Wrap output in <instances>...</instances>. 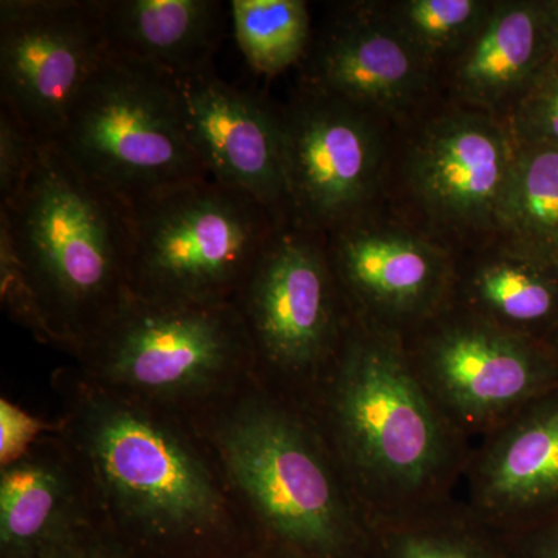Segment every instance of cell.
<instances>
[{
    "mask_svg": "<svg viewBox=\"0 0 558 558\" xmlns=\"http://www.w3.org/2000/svg\"><path fill=\"white\" fill-rule=\"evenodd\" d=\"M60 341L81 347L130 295L131 207L43 142L20 193L0 205Z\"/></svg>",
    "mask_w": 558,
    "mask_h": 558,
    "instance_id": "1",
    "label": "cell"
},
{
    "mask_svg": "<svg viewBox=\"0 0 558 558\" xmlns=\"http://www.w3.org/2000/svg\"><path fill=\"white\" fill-rule=\"evenodd\" d=\"M130 290L140 299L233 303L284 226L240 190L213 179L131 207Z\"/></svg>",
    "mask_w": 558,
    "mask_h": 558,
    "instance_id": "2",
    "label": "cell"
},
{
    "mask_svg": "<svg viewBox=\"0 0 558 558\" xmlns=\"http://www.w3.org/2000/svg\"><path fill=\"white\" fill-rule=\"evenodd\" d=\"M53 143L130 207L209 179L186 132L174 81L110 51Z\"/></svg>",
    "mask_w": 558,
    "mask_h": 558,
    "instance_id": "3",
    "label": "cell"
},
{
    "mask_svg": "<svg viewBox=\"0 0 558 558\" xmlns=\"http://www.w3.org/2000/svg\"><path fill=\"white\" fill-rule=\"evenodd\" d=\"M336 379L333 417L355 468L392 490L428 484L442 465L446 435L398 340L352 330Z\"/></svg>",
    "mask_w": 558,
    "mask_h": 558,
    "instance_id": "4",
    "label": "cell"
},
{
    "mask_svg": "<svg viewBox=\"0 0 558 558\" xmlns=\"http://www.w3.org/2000/svg\"><path fill=\"white\" fill-rule=\"evenodd\" d=\"M84 447L110 508L156 537L201 534L223 517V499L202 459L178 433L137 409L94 400Z\"/></svg>",
    "mask_w": 558,
    "mask_h": 558,
    "instance_id": "5",
    "label": "cell"
},
{
    "mask_svg": "<svg viewBox=\"0 0 558 558\" xmlns=\"http://www.w3.org/2000/svg\"><path fill=\"white\" fill-rule=\"evenodd\" d=\"M81 348L105 379L154 398L208 388L252 354L234 303H174L132 293Z\"/></svg>",
    "mask_w": 558,
    "mask_h": 558,
    "instance_id": "6",
    "label": "cell"
},
{
    "mask_svg": "<svg viewBox=\"0 0 558 558\" xmlns=\"http://www.w3.org/2000/svg\"><path fill=\"white\" fill-rule=\"evenodd\" d=\"M234 484L267 527L306 550L347 537L348 506L325 459L299 422L267 403L242 407L220 435Z\"/></svg>",
    "mask_w": 558,
    "mask_h": 558,
    "instance_id": "7",
    "label": "cell"
},
{
    "mask_svg": "<svg viewBox=\"0 0 558 558\" xmlns=\"http://www.w3.org/2000/svg\"><path fill=\"white\" fill-rule=\"evenodd\" d=\"M279 116L288 223L326 236L368 213L384 167L379 119L306 86Z\"/></svg>",
    "mask_w": 558,
    "mask_h": 558,
    "instance_id": "8",
    "label": "cell"
},
{
    "mask_svg": "<svg viewBox=\"0 0 558 558\" xmlns=\"http://www.w3.org/2000/svg\"><path fill=\"white\" fill-rule=\"evenodd\" d=\"M108 54L100 0H2L0 109L53 142Z\"/></svg>",
    "mask_w": 558,
    "mask_h": 558,
    "instance_id": "9",
    "label": "cell"
},
{
    "mask_svg": "<svg viewBox=\"0 0 558 558\" xmlns=\"http://www.w3.org/2000/svg\"><path fill=\"white\" fill-rule=\"evenodd\" d=\"M325 234L279 227L233 303L252 352L299 371L325 359L339 339V299Z\"/></svg>",
    "mask_w": 558,
    "mask_h": 558,
    "instance_id": "10",
    "label": "cell"
},
{
    "mask_svg": "<svg viewBox=\"0 0 558 558\" xmlns=\"http://www.w3.org/2000/svg\"><path fill=\"white\" fill-rule=\"evenodd\" d=\"M517 154L506 119L475 109L446 113L411 145V193L428 219L451 233L495 234Z\"/></svg>",
    "mask_w": 558,
    "mask_h": 558,
    "instance_id": "11",
    "label": "cell"
},
{
    "mask_svg": "<svg viewBox=\"0 0 558 558\" xmlns=\"http://www.w3.org/2000/svg\"><path fill=\"white\" fill-rule=\"evenodd\" d=\"M300 86L323 92L371 116L396 117L428 89L432 65L379 3H341L300 64Z\"/></svg>",
    "mask_w": 558,
    "mask_h": 558,
    "instance_id": "12",
    "label": "cell"
},
{
    "mask_svg": "<svg viewBox=\"0 0 558 558\" xmlns=\"http://www.w3.org/2000/svg\"><path fill=\"white\" fill-rule=\"evenodd\" d=\"M191 143L209 179L240 190L288 223L279 108L215 70L174 81Z\"/></svg>",
    "mask_w": 558,
    "mask_h": 558,
    "instance_id": "13",
    "label": "cell"
},
{
    "mask_svg": "<svg viewBox=\"0 0 558 558\" xmlns=\"http://www.w3.org/2000/svg\"><path fill=\"white\" fill-rule=\"evenodd\" d=\"M421 366L429 389L472 424L502 421L549 377L531 337L510 332L468 312L427 337Z\"/></svg>",
    "mask_w": 558,
    "mask_h": 558,
    "instance_id": "14",
    "label": "cell"
},
{
    "mask_svg": "<svg viewBox=\"0 0 558 558\" xmlns=\"http://www.w3.org/2000/svg\"><path fill=\"white\" fill-rule=\"evenodd\" d=\"M340 292L374 319L433 314L454 281L449 253L416 231L379 223L369 211L326 234Z\"/></svg>",
    "mask_w": 558,
    "mask_h": 558,
    "instance_id": "15",
    "label": "cell"
},
{
    "mask_svg": "<svg viewBox=\"0 0 558 558\" xmlns=\"http://www.w3.org/2000/svg\"><path fill=\"white\" fill-rule=\"evenodd\" d=\"M549 60L543 2H495L475 38L451 62V86L470 109L506 119Z\"/></svg>",
    "mask_w": 558,
    "mask_h": 558,
    "instance_id": "16",
    "label": "cell"
},
{
    "mask_svg": "<svg viewBox=\"0 0 558 558\" xmlns=\"http://www.w3.org/2000/svg\"><path fill=\"white\" fill-rule=\"evenodd\" d=\"M110 53L172 81L213 69L226 28L216 0H100Z\"/></svg>",
    "mask_w": 558,
    "mask_h": 558,
    "instance_id": "17",
    "label": "cell"
},
{
    "mask_svg": "<svg viewBox=\"0 0 558 558\" xmlns=\"http://www.w3.org/2000/svg\"><path fill=\"white\" fill-rule=\"evenodd\" d=\"M476 497L490 512H526L558 499V400L506 421L476 473Z\"/></svg>",
    "mask_w": 558,
    "mask_h": 558,
    "instance_id": "18",
    "label": "cell"
},
{
    "mask_svg": "<svg viewBox=\"0 0 558 558\" xmlns=\"http://www.w3.org/2000/svg\"><path fill=\"white\" fill-rule=\"evenodd\" d=\"M64 470L46 459H21L0 478L2 558H36L78 527Z\"/></svg>",
    "mask_w": 558,
    "mask_h": 558,
    "instance_id": "19",
    "label": "cell"
},
{
    "mask_svg": "<svg viewBox=\"0 0 558 558\" xmlns=\"http://www.w3.org/2000/svg\"><path fill=\"white\" fill-rule=\"evenodd\" d=\"M558 269L499 245L464 279L469 312L492 325L531 337L558 315Z\"/></svg>",
    "mask_w": 558,
    "mask_h": 558,
    "instance_id": "20",
    "label": "cell"
},
{
    "mask_svg": "<svg viewBox=\"0 0 558 558\" xmlns=\"http://www.w3.org/2000/svg\"><path fill=\"white\" fill-rule=\"evenodd\" d=\"M495 234L499 245L558 269V148L520 145Z\"/></svg>",
    "mask_w": 558,
    "mask_h": 558,
    "instance_id": "21",
    "label": "cell"
},
{
    "mask_svg": "<svg viewBox=\"0 0 558 558\" xmlns=\"http://www.w3.org/2000/svg\"><path fill=\"white\" fill-rule=\"evenodd\" d=\"M230 17L241 53L259 75L300 65L311 49L314 32L303 0H231Z\"/></svg>",
    "mask_w": 558,
    "mask_h": 558,
    "instance_id": "22",
    "label": "cell"
},
{
    "mask_svg": "<svg viewBox=\"0 0 558 558\" xmlns=\"http://www.w3.org/2000/svg\"><path fill=\"white\" fill-rule=\"evenodd\" d=\"M389 21L417 53L436 62L457 60L483 27L495 2L488 0H400L385 7Z\"/></svg>",
    "mask_w": 558,
    "mask_h": 558,
    "instance_id": "23",
    "label": "cell"
},
{
    "mask_svg": "<svg viewBox=\"0 0 558 558\" xmlns=\"http://www.w3.org/2000/svg\"><path fill=\"white\" fill-rule=\"evenodd\" d=\"M510 131L520 145L558 148V60L550 58L532 81L508 117Z\"/></svg>",
    "mask_w": 558,
    "mask_h": 558,
    "instance_id": "24",
    "label": "cell"
},
{
    "mask_svg": "<svg viewBox=\"0 0 558 558\" xmlns=\"http://www.w3.org/2000/svg\"><path fill=\"white\" fill-rule=\"evenodd\" d=\"M0 289L5 310L44 340L60 341L44 315L38 293L14 248L9 226L0 219Z\"/></svg>",
    "mask_w": 558,
    "mask_h": 558,
    "instance_id": "25",
    "label": "cell"
},
{
    "mask_svg": "<svg viewBox=\"0 0 558 558\" xmlns=\"http://www.w3.org/2000/svg\"><path fill=\"white\" fill-rule=\"evenodd\" d=\"M43 140L0 109V205L20 193L38 160Z\"/></svg>",
    "mask_w": 558,
    "mask_h": 558,
    "instance_id": "26",
    "label": "cell"
},
{
    "mask_svg": "<svg viewBox=\"0 0 558 558\" xmlns=\"http://www.w3.org/2000/svg\"><path fill=\"white\" fill-rule=\"evenodd\" d=\"M36 558H131L117 543L80 526Z\"/></svg>",
    "mask_w": 558,
    "mask_h": 558,
    "instance_id": "27",
    "label": "cell"
},
{
    "mask_svg": "<svg viewBox=\"0 0 558 558\" xmlns=\"http://www.w3.org/2000/svg\"><path fill=\"white\" fill-rule=\"evenodd\" d=\"M398 558H481L450 539L432 535H410L400 542Z\"/></svg>",
    "mask_w": 558,
    "mask_h": 558,
    "instance_id": "28",
    "label": "cell"
},
{
    "mask_svg": "<svg viewBox=\"0 0 558 558\" xmlns=\"http://www.w3.org/2000/svg\"><path fill=\"white\" fill-rule=\"evenodd\" d=\"M33 424L31 418L22 416L10 403H2V454H11L13 447H20L25 442V436L32 435Z\"/></svg>",
    "mask_w": 558,
    "mask_h": 558,
    "instance_id": "29",
    "label": "cell"
},
{
    "mask_svg": "<svg viewBox=\"0 0 558 558\" xmlns=\"http://www.w3.org/2000/svg\"><path fill=\"white\" fill-rule=\"evenodd\" d=\"M545 10L546 27H548L550 58L558 60V0L543 2Z\"/></svg>",
    "mask_w": 558,
    "mask_h": 558,
    "instance_id": "30",
    "label": "cell"
},
{
    "mask_svg": "<svg viewBox=\"0 0 558 558\" xmlns=\"http://www.w3.org/2000/svg\"><path fill=\"white\" fill-rule=\"evenodd\" d=\"M548 557L549 558H558V535H557L556 539H554V542L550 543Z\"/></svg>",
    "mask_w": 558,
    "mask_h": 558,
    "instance_id": "31",
    "label": "cell"
}]
</instances>
